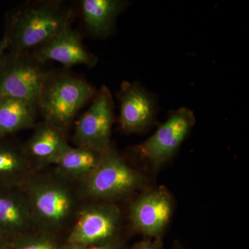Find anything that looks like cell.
Listing matches in <instances>:
<instances>
[{"label": "cell", "instance_id": "1", "mask_svg": "<svg viewBox=\"0 0 249 249\" xmlns=\"http://www.w3.org/2000/svg\"><path fill=\"white\" fill-rule=\"evenodd\" d=\"M71 11L58 2L37 3L23 9L16 16L9 46L16 53L40 47L64 27L70 24Z\"/></svg>", "mask_w": 249, "mask_h": 249}, {"label": "cell", "instance_id": "2", "mask_svg": "<svg viewBox=\"0 0 249 249\" xmlns=\"http://www.w3.org/2000/svg\"><path fill=\"white\" fill-rule=\"evenodd\" d=\"M96 93L88 82L76 77L60 76L52 80L49 77L37 107L45 122L64 130Z\"/></svg>", "mask_w": 249, "mask_h": 249}, {"label": "cell", "instance_id": "3", "mask_svg": "<svg viewBox=\"0 0 249 249\" xmlns=\"http://www.w3.org/2000/svg\"><path fill=\"white\" fill-rule=\"evenodd\" d=\"M27 198L34 224L55 231L63 227L74 207V197L62 180L37 178L27 181Z\"/></svg>", "mask_w": 249, "mask_h": 249}, {"label": "cell", "instance_id": "4", "mask_svg": "<svg viewBox=\"0 0 249 249\" xmlns=\"http://www.w3.org/2000/svg\"><path fill=\"white\" fill-rule=\"evenodd\" d=\"M142 183L140 175L109 149L102 153L96 168L83 180V187L89 197L113 200L128 196Z\"/></svg>", "mask_w": 249, "mask_h": 249}, {"label": "cell", "instance_id": "5", "mask_svg": "<svg viewBox=\"0 0 249 249\" xmlns=\"http://www.w3.org/2000/svg\"><path fill=\"white\" fill-rule=\"evenodd\" d=\"M14 53L9 61L0 63V98H16L37 107L50 76L37 59Z\"/></svg>", "mask_w": 249, "mask_h": 249}, {"label": "cell", "instance_id": "6", "mask_svg": "<svg viewBox=\"0 0 249 249\" xmlns=\"http://www.w3.org/2000/svg\"><path fill=\"white\" fill-rule=\"evenodd\" d=\"M114 122V104L107 87H101L92 103L80 116L74 140L78 147L102 154L109 150L111 127Z\"/></svg>", "mask_w": 249, "mask_h": 249}, {"label": "cell", "instance_id": "7", "mask_svg": "<svg viewBox=\"0 0 249 249\" xmlns=\"http://www.w3.org/2000/svg\"><path fill=\"white\" fill-rule=\"evenodd\" d=\"M196 124L194 113L187 107L172 111L155 133L137 147L142 158L159 168L173 157Z\"/></svg>", "mask_w": 249, "mask_h": 249}, {"label": "cell", "instance_id": "8", "mask_svg": "<svg viewBox=\"0 0 249 249\" xmlns=\"http://www.w3.org/2000/svg\"><path fill=\"white\" fill-rule=\"evenodd\" d=\"M120 222V213L116 206L91 205L78 214L69 243L76 247L103 245L115 235Z\"/></svg>", "mask_w": 249, "mask_h": 249}, {"label": "cell", "instance_id": "9", "mask_svg": "<svg viewBox=\"0 0 249 249\" xmlns=\"http://www.w3.org/2000/svg\"><path fill=\"white\" fill-rule=\"evenodd\" d=\"M173 204L164 188L151 190L134 201L129 217L134 227L144 235L159 237L164 231L173 213Z\"/></svg>", "mask_w": 249, "mask_h": 249}, {"label": "cell", "instance_id": "10", "mask_svg": "<svg viewBox=\"0 0 249 249\" xmlns=\"http://www.w3.org/2000/svg\"><path fill=\"white\" fill-rule=\"evenodd\" d=\"M119 98V121L124 132H142L155 121L157 108L155 98L137 82H124Z\"/></svg>", "mask_w": 249, "mask_h": 249}, {"label": "cell", "instance_id": "11", "mask_svg": "<svg viewBox=\"0 0 249 249\" xmlns=\"http://www.w3.org/2000/svg\"><path fill=\"white\" fill-rule=\"evenodd\" d=\"M36 58L41 62H59L67 67L78 65L92 67L97 62L96 57L85 49L80 36L70 24L39 47Z\"/></svg>", "mask_w": 249, "mask_h": 249}, {"label": "cell", "instance_id": "12", "mask_svg": "<svg viewBox=\"0 0 249 249\" xmlns=\"http://www.w3.org/2000/svg\"><path fill=\"white\" fill-rule=\"evenodd\" d=\"M82 15L85 26L93 35L105 37L114 29L116 18L127 2L119 0H83Z\"/></svg>", "mask_w": 249, "mask_h": 249}, {"label": "cell", "instance_id": "13", "mask_svg": "<svg viewBox=\"0 0 249 249\" xmlns=\"http://www.w3.org/2000/svg\"><path fill=\"white\" fill-rule=\"evenodd\" d=\"M102 154L84 147L65 145L51 162L62 178L84 180L97 166Z\"/></svg>", "mask_w": 249, "mask_h": 249}, {"label": "cell", "instance_id": "14", "mask_svg": "<svg viewBox=\"0 0 249 249\" xmlns=\"http://www.w3.org/2000/svg\"><path fill=\"white\" fill-rule=\"evenodd\" d=\"M34 224L25 196L0 191V230L6 235L23 232Z\"/></svg>", "mask_w": 249, "mask_h": 249}, {"label": "cell", "instance_id": "15", "mask_svg": "<svg viewBox=\"0 0 249 249\" xmlns=\"http://www.w3.org/2000/svg\"><path fill=\"white\" fill-rule=\"evenodd\" d=\"M64 130L45 122L36 129L24 149L29 157L51 163L67 143Z\"/></svg>", "mask_w": 249, "mask_h": 249}, {"label": "cell", "instance_id": "16", "mask_svg": "<svg viewBox=\"0 0 249 249\" xmlns=\"http://www.w3.org/2000/svg\"><path fill=\"white\" fill-rule=\"evenodd\" d=\"M31 167L24 149L0 145V188H10L27 181Z\"/></svg>", "mask_w": 249, "mask_h": 249}, {"label": "cell", "instance_id": "17", "mask_svg": "<svg viewBox=\"0 0 249 249\" xmlns=\"http://www.w3.org/2000/svg\"><path fill=\"white\" fill-rule=\"evenodd\" d=\"M36 106L13 98H0V134H14L35 124Z\"/></svg>", "mask_w": 249, "mask_h": 249}, {"label": "cell", "instance_id": "18", "mask_svg": "<svg viewBox=\"0 0 249 249\" xmlns=\"http://www.w3.org/2000/svg\"><path fill=\"white\" fill-rule=\"evenodd\" d=\"M14 249H58L55 242L47 236L23 240Z\"/></svg>", "mask_w": 249, "mask_h": 249}, {"label": "cell", "instance_id": "19", "mask_svg": "<svg viewBox=\"0 0 249 249\" xmlns=\"http://www.w3.org/2000/svg\"><path fill=\"white\" fill-rule=\"evenodd\" d=\"M133 249H159L158 246L150 242H142L136 246Z\"/></svg>", "mask_w": 249, "mask_h": 249}, {"label": "cell", "instance_id": "20", "mask_svg": "<svg viewBox=\"0 0 249 249\" xmlns=\"http://www.w3.org/2000/svg\"><path fill=\"white\" fill-rule=\"evenodd\" d=\"M9 47V40L7 37L5 36L2 40H0V63L1 62V58H2L3 53H4L5 49L6 47Z\"/></svg>", "mask_w": 249, "mask_h": 249}, {"label": "cell", "instance_id": "21", "mask_svg": "<svg viewBox=\"0 0 249 249\" xmlns=\"http://www.w3.org/2000/svg\"><path fill=\"white\" fill-rule=\"evenodd\" d=\"M7 236L2 231L0 230V249H6L8 244Z\"/></svg>", "mask_w": 249, "mask_h": 249}, {"label": "cell", "instance_id": "22", "mask_svg": "<svg viewBox=\"0 0 249 249\" xmlns=\"http://www.w3.org/2000/svg\"><path fill=\"white\" fill-rule=\"evenodd\" d=\"M74 249H114L107 245H95L89 247H76Z\"/></svg>", "mask_w": 249, "mask_h": 249}]
</instances>
